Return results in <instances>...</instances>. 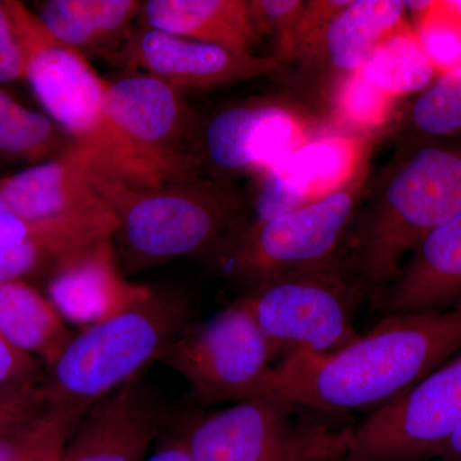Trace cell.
<instances>
[{"label": "cell", "mask_w": 461, "mask_h": 461, "mask_svg": "<svg viewBox=\"0 0 461 461\" xmlns=\"http://www.w3.org/2000/svg\"><path fill=\"white\" fill-rule=\"evenodd\" d=\"M461 350V304L384 315L335 353H297L273 368L271 395L336 415L372 412L405 395Z\"/></svg>", "instance_id": "1"}, {"label": "cell", "mask_w": 461, "mask_h": 461, "mask_svg": "<svg viewBox=\"0 0 461 461\" xmlns=\"http://www.w3.org/2000/svg\"><path fill=\"white\" fill-rule=\"evenodd\" d=\"M460 212L461 139L393 148L369 181L345 248L369 296L395 278L424 236Z\"/></svg>", "instance_id": "2"}, {"label": "cell", "mask_w": 461, "mask_h": 461, "mask_svg": "<svg viewBox=\"0 0 461 461\" xmlns=\"http://www.w3.org/2000/svg\"><path fill=\"white\" fill-rule=\"evenodd\" d=\"M99 190L117 217L112 240L124 275L176 258L208 256L251 220L250 202L235 182L206 176L138 187L104 168Z\"/></svg>", "instance_id": "3"}, {"label": "cell", "mask_w": 461, "mask_h": 461, "mask_svg": "<svg viewBox=\"0 0 461 461\" xmlns=\"http://www.w3.org/2000/svg\"><path fill=\"white\" fill-rule=\"evenodd\" d=\"M193 318L184 293L153 288L131 308L81 329L50 369L48 408L78 426L94 403L163 362Z\"/></svg>", "instance_id": "4"}, {"label": "cell", "mask_w": 461, "mask_h": 461, "mask_svg": "<svg viewBox=\"0 0 461 461\" xmlns=\"http://www.w3.org/2000/svg\"><path fill=\"white\" fill-rule=\"evenodd\" d=\"M375 148L339 189L277 217L250 221L209 253V262L248 291L278 276L339 259L368 190Z\"/></svg>", "instance_id": "5"}, {"label": "cell", "mask_w": 461, "mask_h": 461, "mask_svg": "<svg viewBox=\"0 0 461 461\" xmlns=\"http://www.w3.org/2000/svg\"><path fill=\"white\" fill-rule=\"evenodd\" d=\"M369 293L345 253L326 266L264 281L240 302L257 321L275 359L330 354L357 339L354 317Z\"/></svg>", "instance_id": "6"}, {"label": "cell", "mask_w": 461, "mask_h": 461, "mask_svg": "<svg viewBox=\"0 0 461 461\" xmlns=\"http://www.w3.org/2000/svg\"><path fill=\"white\" fill-rule=\"evenodd\" d=\"M278 395L232 403L196 421L184 438L193 461H341L354 426L312 417Z\"/></svg>", "instance_id": "7"}, {"label": "cell", "mask_w": 461, "mask_h": 461, "mask_svg": "<svg viewBox=\"0 0 461 461\" xmlns=\"http://www.w3.org/2000/svg\"><path fill=\"white\" fill-rule=\"evenodd\" d=\"M25 81L45 114L115 177L138 187L166 185L139 159L109 120L105 78L96 74L87 58L54 41L44 26L30 50Z\"/></svg>", "instance_id": "8"}, {"label": "cell", "mask_w": 461, "mask_h": 461, "mask_svg": "<svg viewBox=\"0 0 461 461\" xmlns=\"http://www.w3.org/2000/svg\"><path fill=\"white\" fill-rule=\"evenodd\" d=\"M163 362L186 379L203 405L271 395L275 355L240 300L203 323L190 324Z\"/></svg>", "instance_id": "9"}, {"label": "cell", "mask_w": 461, "mask_h": 461, "mask_svg": "<svg viewBox=\"0 0 461 461\" xmlns=\"http://www.w3.org/2000/svg\"><path fill=\"white\" fill-rule=\"evenodd\" d=\"M109 120L139 159L163 184L203 175V118L171 85L130 69L105 80Z\"/></svg>", "instance_id": "10"}, {"label": "cell", "mask_w": 461, "mask_h": 461, "mask_svg": "<svg viewBox=\"0 0 461 461\" xmlns=\"http://www.w3.org/2000/svg\"><path fill=\"white\" fill-rule=\"evenodd\" d=\"M460 424L461 353L354 427L348 457L362 461L435 459Z\"/></svg>", "instance_id": "11"}, {"label": "cell", "mask_w": 461, "mask_h": 461, "mask_svg": "<svg viewBox=\"0 0 461 461\" xmlns=\"http://www.w3.org/2000/svg\"><path fill=\"white\" fill-rule=\"evenodd\" d=\"M311 121L282 100L251 98L203 120L202 169L232 181L257 176L314 138Z\"/></svg>", "instance_id": "12"}, {"label": "cell", "mask_w": 461, "mask_h": 461, "mask_svg": "<svg viewBox=\"0 0 461 461\" xmlns=\"http://www.w3.org/2000/svg\"><path fill=\"white\" fill-rule=\"evenodd\" d=\"M402 0H351L291 65L296 90L330 105L341 85L406 23ZM286 68V67H285Z\"/></svg>", "instance_id": "13"}, {"label": "cell", "mask_w": 461, "mask_h": 461, "mask_svg": "<svg viewBox=\"0 0 461 461\" xmlns=\"http://www.w3.org/2000/svg\"><path fill=\"white\" fill-rule=\"evenodd\" d=\"M118 65L154 76L184 94L227 87L285 68L272 56L239 53L141 23L133 30Z\"/></svg>", "instance_id": "14"}, {"label": "cell", "mask_w": 461, "mask_h": 461, "mask_svg": "<svg viewBox=\"0 0 461 461\" xmlns=\"http://www.w3.org/2000/svg\"><path fill=\"white\" fill-rule=\"evenodd\" d=\"M384 132L314 136L257 176L251 220L266 221L329 195L353 176Z\"/></svg>", "instance_id": "15"}, {"label": "cell", "mask_w": 461, "mask_h": 461, "mask_svg": "<svg viewBox=\"0 0 461 461\" xmlns=\"http://www.w3.org/2000/svg\"><path fill=\"white\" fill-rule=\"evenodd\" d=\"M168 418L140 377L94 403L67 439L59 461H145Z\"/></svg>", "instance_id": "16"}, {"label": "cell", "mask_w": 461, "mask_h": 461, "mask_svg": "<svg viewBox=\"0 0 461 461\" xmlns=\"http://www.w3.org/2000/svg\"><path fill=\"white\" fill-rule=\"evenodd\" d=\"M103 168L98 158L75 144L47 162L0 176V196L30 223L102 213L112 209L99 190Z\"/></svg>", "instance_id": "17"}, {"label": "cell", "mask_w": 461, "mask_h": 461, "mask_svg": "<svg viewBox=\"0 0 461 461\" xmlns=\"http://www.w3.org/2000/svg\"><path fill=\"white\" fill-rule=\"evenodd\" d=\"M153 288L126 280L112 238L58 263L48 280V299L66 321L85 329L131 308Z\"/></svg>", "instance_id": "18"}, {"label": "cell", "mask_w": 461, "mask_h": 461, "mask_svg": "<svg viewBox=\"0 0 461 461\" xmlns=\"http://www.w3.org/2000/svg\"><path fill=\"white\" fill-rule=\"evenodd\" d=\"M375 297L384 315L445 312L461 304V212L430 230Z\"/></svg>", "instance_id": "19"}, {"label": "cell", "mask_w": 461, "mask_h": 461, "mask_svg": "<svg viewBox=\"0 0 461 461\" xmlns=\"http://www.w3.org/2000/svg\"><path fill=\"white\" fill-rule=\"evenodd\" d=\"M141 7L139 0H45L32 12L59 44L118 65Z\"/></svg>", "instance_id": "20"}, {"label": "cell", "mask_w": 461, "mask_h": 461, "mask_svg": "<svg viewBox=\"0 0 461 461\" xmlns=\"http://www.w3.org/2000/svg\"><path fill=\"white\" fill-rule=\"evenodd\" d=\"M139 23L239 53H253L260 39L249 0H148Z\"/></svg>", "instance_id": "21"}, {"label": "cell", "mask_w": 461, "mask_h": 461, "mask_svg": "<svg viewBox=\"0 0 461 461\" xmlns=\"http://www.w3.org/2000/svg\"><path fill=\"white\" fill-rule=\"evenodd\" d=\"M0 336L50 369L74 333L48 297L25 280L0 282Z\"/></svg>", "instance_id": "22"}, {"label": "cell", "mask_w": 461, "mask_h": 461, "mask_svg": "<svg viewBox=\"0 0 461 461\" xmlns=\"http://www.w3.org/2000/svg\"><path fill=\"white\" fill-rule=\"evenodd\" d=\"M393 148L461 139V67L436 76L387 127Z\"/></svg>", "instance_id": "23"}, {"label": "cell", "mask_w": 461, "mask_h": 461, "mask_svg": "<svg viewBox=\"0 0 461 461\" xmlns=\"http://www.w3.org/2000/svg\"><path fill=\"white\" fill-rule=\"evenodd\" d=\"M72 145L47 114L25 107L0 86V162L39 165Z\"/></svg>", "instance_id": "24"}, {"label": "cell", "mask_w": 461, "mask_h": 461, "mask_svg": "<svg viewBox=\"0 0 461 461\" xmlns=\"http://www.w3.org/2000/svg\"><path fill=\"white\" fill-rule=\"evenodd\" d=\"M362 71L369 83L393 99L421 93L437 76L435 67L408 23L373 50Z\"/></svg>", "instance_id": "25"}, {"label": "cell", "mask_w": 461, "mask_h": 461, "mask_svg": "<svg viewBox=\"0 0 461 461\" xmlns=\"http://www.w3.org/2000/svg\"><path fill=\"white\" fill-rule=\"evenodd\" d=\"M105 238H112V233L104 230H81L0 249V282L23 280L42 271L50 273L67 257Z\"/></svg>", "instance_id": "26"}, {"label": "cell", "mask_w": 461, "mask_h": 461, "mask_svg": "<svg viewBox=\"0 0 461 461\" xmlns=\"http://www.w3.org/2000/svg\"><path fill=\"white\" fill-rule=\"evenodd\" d=\"M397 99L369 83L362 68L341 85L330 109L339 124L354 133L386 131L399 109Z\"/></svg>", "instance_id": "27"}, {"label": "cell", "mask_w": 461, "mask_h": 461, "mask_svg": "<svg viewBox=\"0 0 461 461\" xmlns=\"http://www.w3.org/2000/svg\"><path fill=\"white\" fill-rule=\"evenodd\" d=\"M41 29V21L23 3L0 0V86L26 80L30 50Z\"/></svg>", "instance_id": "28"}, {"label": "cell", "mask_w": 461, "mask_h": 461, "mask_svg": "<svg viewBox=\"0 0 461 461\" xmlns=\"http://www.w3.org/2000/svg\"><path fill=\"white\" fill-rule=\"evenodd\" d=\"M47 386L38 359L0 336V405L41 411L48 406Z\"/></svg>", "instance_id": "29"}, {"label": "cell", "mask_w": 461, "mask_h": 461, "mask_svg": "<svg viewBox=\"0 0 461 461\" xmlns=\"http://www.w3.org/2000/svg\"><path fill=\"white\" fill-rule=\"evenodd\" d=\"M412 29L437 75L461 67V2H433Z\"/></svg>", "instance_id": "30"}, {"label": "cell", "mask_w": 461, "mask_h": 461, "mask_svg": "<svg viewBox=\"0 0 461 461\" xmlns=\"http://www.w3.org/2000/svg\"><path fill=\"white\" fill-rule=\"evenodd\" d=\"M117 229L118 221L113 211L53 222L30 223L12 211L11 206L0 196V249L16 247L30 240L50 238L81 230H104L114 235Z\"/></svg>", "instance_id": "31"}, {"label": "cell", "mask_w": 461, "mask_h": 461, "mask_svg": "<svg viewBox=\"0 0 461 461\" xmlns=\"http://www.w3.org/2000/svg\"><path fill=\"white\" fill-rule=\"evenodd\" d=\"M304 7L303 0H249L258 35L271 36L275 45L272 57L277 58L285 67L290 59L294 32Z\"/></svg>", "instance_id": "32"}, {"label": "cell", "mask_w": 461, "mask_h": 461, "mask_svg": "<svg viewBox=\"0 0 461 461\" xmlns=\"http://www.w3.org/2000/svg\"><path fill=\"white\" fill-rule=\"evenodd\" d=\"M76 427L62 412L47 408L23 432L14 461H59Z\"/></svg>", "instance_id": "33"}, {"label": "cell", "mask_w": 461, "mask_h": 461, "mask_svg": "<svg viewBox=\"0 0 461 461\" xmlns=\"http://www.w3.org/2000/svg\"><path fill=\"white\" fill-rule=\"evenodd\" d=\"M350 2L351 0H311V2H305V7L303 9L302 16H300L295 32H294L287 66L297 57L302 56L317 41L318 36L323 32L336 14Z\"/></svg>", "instance_id": "34"}, {"label": "cell", "mask_w": 461, "mask_h": 461, "mask_svg": "<svg viewBox=\"0 0 461 461\" xmlns=\"http://www.w3.org/2000/svg\"><path fill=\"white\" fill-rule=\"evenodd\" d=\"M145 461H193V457L184 437H175Z\"/></svg>", "instance_id": "35"}, {"label": "cell", "mask_w": 461, "mask_h": 461, "mask_svg": "<svg viewBox=\"0 0 461 461\" xmlns=\"http://www.w3.org/2000/svg\"><path fill=\"white\" fill-rule=\"evenodd\" d=\"M27 427L23 429L18 430V432L14 433V435L2 437V438H0V461L14 460L18 448H20L21 438H23V432H25Z\"/></svg>", "instance_id": "36"}, {"label": "cell", "mask_w": 461, "mask_h": 461, "mask_svg": "<svg viewBox=\"0 0 461 461\" xmlns=\"http://www.w3.org/2000/svg\"><path fill=\"white\" fill-rule=\"evenodd\" d=\"M441 461H461V424L438 455Z\"/></svg>", "instance_id": "37"}, {"label": "cell", "mask_w": 461, "mask_h": 461, "mask_svg": "<svg viewBox=\"0 0 461 461\" xmlns=\"http://www.w3.org/2000/svg\"><path fill=\"white\" fill-rule=\"evenodd\" d=\"M341 461H362V460H355V459H350V457H346V459L341 460Z\"/></svg>", "instance_id": "38"}, {"label": "cell", "mask_w": 461, "mask_h": 461, "mask_svg": "<svg viewBox=\"0 0 461 461\" xmlns=\"http://www.w3.org/2000/svg\"><path fill=\"white\" fill-rule=\"evenodd\" d=\"M0 438H2V437H0Z\"/></svg>", "instance_id": "39"}]
</instances>
